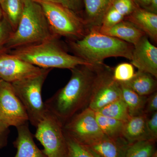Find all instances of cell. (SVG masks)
<instances>
[{
	"instance_id": "16",
	"label": "cell",
	"mask_w": 157,
	"mask_h": 157,
	"mask_svg": "<svg viewBox=\"0 0 157 157\" xmlns=\"http://www.w3.org/2000/svg\"><path fill=\"white\" fill-rule=\"evenodd\" d=\"M137 6L134 0H114L104 15L99 30L109 28L122 21Z\"/></svg>"
},
{
	"instance_id": "2",
	"label": "cell",
	"mask_w": 157,
	"mask_h": 157,
	"mask_svg": "<svg viewBox=\"0 0 157 157\" xmlns=\"http://www.w3.org/2000/svg\"><path fill=\"white\" fill-rule=\"evenodd\" d=\"M69 42L74 55L92 64L103 63L105 59L111 57L131 61L134 48V45L102 33L96 28L90 29L81 39Z\"/></svg>"
},
{
	"instance_id": "24",
	"label": "cell",
	"mask_w": 157,
	"mask_h": 157,
	"mask_svg": "<svg viewBox=\"0 0 157 157\" xmlns=\"http://www.w3.org/2000/svg\"><path fill=\"white\" fill-rule=\"evenodd\" d=\"M155 141L144 140L128 144L123 157H151L155 150Z\"/></svg>"
},
{
	"instance_id": "25",
	"label": "cell",
	"mask_w": 157,
	"mask_h": 157,
	"mask_svg": "<svg viewBox=\"0 0 157 157\" xmlns=\"http://www.w3.org/2000/svg\"><path fill=\"white\" fill-rule=\"evenodd\" d=\"M98 112L102 115L122 121H126L131 116L125 103L121 98L104 106Z\"/></svg>"
},
{
	"instance_id": "37",
	"label": "cell",
	"mask_w": 157,
	"mask_h": 157,
	"mask_svg": "<svg viewBox=\"0 0 157 157\" xmlns=\"http://www.w3.org/2000/svg\"><path fill=\"white\" fill-rule=\"evenodd\" d=\"M151 157H157V151H155L154 153L152 155Z\"/></svg>"
},
{
	"instance_id": "1",
	"label": "cell",
	"mask_w": 157,
	"mask_h": 157,
	"mask_svg": "<svg viewBox=\"0 0 157 157\" xmlns=\"http://www.w3.org/2000/svg\"><path fill=\"white\" fill-rule=\"evenodd\" d=\"M100 64L78 65L71 69L67 83L45 102L47 110L63 126L88 107Z\"/></svg>"
},
{
	"instance_id": "18",
	"label": "cell",
	"mask_w": 157,
	"mask_h": 157,
	"mask_svg": "<svg viewBox=\"0 0 157 157\" xmlns=\"http://www.w3.org/2000/svg\"><path fill=\"white\" fill-rule=\"evenodd\" d=\"M146 117L147 115L144 114L131 116L124 123L122 137L127 143L152 140L147 128Z\"/></svg>"
},
{
	"instance_id": "11",
	"label": "cell",
	"mask_w": 157,
	"mask_h": 157,
	"mask_svg": "<svg viewBox=\"0 0 157 157\" xmlns=\"http://www.w3.org/2000/svg\"><path fill=\"white\" fill-rule=\"evenodd\" d=\"M44 69L14 56L8 52L0 53V78L13 83L37 76Z\"/></svg>"
},
{
	"instance_id": "12",
	"label": "cell",
	"mask_w": 157,
	"mask_h": 157,
	"mask_svg": "<svg viewBox=\"0 0 157 157\" xmlns=\"http://www.w3.org/2000/svg\"><path fill=\"white\" fill-rule=\"evenodd\" d=\"M131 63L139 71L157 78V48L150 42L148 37H142L134 45Z\"/></svg>"
},
{
	"instance_id": "14",
	"label": "cell",
	"mask_w": 157,
	"mask_h": 157,
	"mask_svg": "<svg viewBox=\"0 0 157 157\" xmlns=\"http://www.w3.org/2000/svg\"><path fill=\"white\" fill-rule=\"evenodd\" d=\"M16 128L17 135L14 144L17 148V153L14 157H47L34 142L28 122Z\"/></svg>"
},
{
	"instance_id": "7",
	"label": "cell",
	"mask_w": 157,
	"mask_h": 157,
	"mask_svg": "<svg viewBox=\"0 0 157 157\" xmlns=\"http://www.w3.org/2000/svg\"><path fill=\"white\" fill-rule=\"evenodd\" d=\"M35 137L44 147L47 157H67V145L63 124L47 110L36 127Z\"/></svg>"
},
{
	"instance_id": "8",
	"label": "cell",
	"mask_w": 157,
	"mask_h": 157,
	"mask_svg": "<svg viewBox=\"0 0 157 157\" xmlns=\"http://www.w3.org/2000/svg\"><path fill=\"white\" fill-rule=\"evenodd\" d=\"M63 129L65 135L85 146L106 137L98 125L95 111L88 107L70 119Z\"/></svg>"
},
{
	"instance_id": "3",
	"label": "cell",
	"mask_w": 157,
	"mask_h": 157,
	"mask_svg": "<svg viewBox=\"0 0 157 157\" xmlns=\"http://www.w3.org/2000/svg\"><path fill=\"white\" fill-rule=\"evenodd\" d=\"M58 38L49 39L9 50L14 56L43 69L52 68L71 70L81 65H92L85 60L68 53L57 41Z\"/></svg>"
},
{
	"instance_id": "9",
	"label": "cell",
	"mask_w": 157,
	"mask_h": 157,
	"mask_svg": "<svg viewBox=\"0 0 157 157\" xmlns=\"http://www.w3.org/2000/svg\"><path fill=\"white\" fill-rule=\"evenodd\" d=\"M113 71L104 63L99 66L88 107L95 112L121 98L120 83L113 78Z\"/></svg>"
},
{
	"instance_id": "20",
	"label": "cell",
	"mask_w": 157,
	"mask_h": 157,
	"mask_svg": "<svg viewBox=\"0 0 157 157\" xmlns=\"http://www.w3.org/2000/svg\"><path fill=\"white\" fill-rule=\"evenodd\" d=\"M155 78L149 73L138 70L131 80L123 83L139 95L147 97L157 91Z\"/></svg>"
},
{
	"instance_id": "19",
	"label": "cell",
	"mask_w": 157,
	"mask_h": 157,
	"mask_svg": "<svg viewBox=\"0 0 157 157\" xmlns=\"http://www.w3.org/2000/svg\"><path fill=\"white\" fill-rule=\"evenodd\" d=\"M99 31L102 33L133 45H135L144 36H146L132 23L125 20L109 28Z\"/></svg>"
},
{
	"instance_id": "32",
	"label": "cell",
	"mask_w": 157,
	"mask_h": 157,
	"mask_svg": "<svg viewBox=\"0 0 157 157\" xmlns=\"http://www.w3.org/2000/svg\"><path fill=\"white\" fill-rule=\"evenodd\" d=\"M82 0H70V9L79 14L82 11Z\"/></svg>"
},
{
	"instance_id": "35",
	"label": "cell",
	"mask_w": 157,
	"mask_h": 157,
	"mask_svg": "<svg viewBox=\"0 0 157 157\" xmlns=\"http://www.w3.org/2000/svg\"><path fill=\"white\" fill-rule=\"evenodd\" d=\"M149 11L157 14V0H151V6Z\"/></svg>"
},
{
	"instance_id": "22",
	"label": "cell",
	"mask_w": 157,
	"mask_h": 157,
	"mask_svg": "<svg viewBox=\"0 0 157 157\" xmlns=\"http://www.w3.org/2000/svg\"><path fill=\"white\" fill-rule=\"evenodd\" d=\"M3 16L13 30L17 29L25 8V0H0Z\"/></svg>"
},
{
	"instance_id": "6",
	"label": "cell",
	"mask_w": 157,
	"mask_h": 157,
	"mask_svg": "<svg viewBox=\"0 0 157 157\" xmlns=\"http://www.w3.org/2000/svg\"><path fill=\"white\" fill-rule=\"evenodd\" d=\"M51 70L44 69L37 76L11 83L24 107L29 121L35 127H37L47 112L45 102L42 101V91Z\"/></svg>"
},
{
	"instance_id": "27",
	"label": "cell",
	"mask_w": 157,
	"mask_h": 157,
	"mask_svg": "<svg viewBox=\"0 0 157 157\" xmlns=\"http://www.w3.org/2000/svg\"><path fill=\"white\" fill-rule=\"evenodd\" d=\"M65 136L67 145V157H95L86 147L67 135Z\"/></svg>"
},
{
	"instance_id": "33",
	"label": "cell",
	"mask_w": 157,
	"mask_h": 157,
	"mask_svg": "<svg viewBox=\"0 0 157 157\" xmlns=\"http://www.w3.org/2000/svg\"><path fill=\"white\" fill-rule=\"evenodd\" d=\"M137 6L140 8L149 10L151 6V0H134Z\"/></svg>"
},
{
	"instance_id": "23",
	"label": "cell",
	"mask_w": 157,
	"mask_h": 157,
	"mask_svg": "<svg viewBox=\"0 0 157 157\" xmlns=\"http://www.w3.org/2000/svg\"><path fill=\"white\" fill-rule=\"evenodd\" d=\"M96 117L101 131L106 137L113 139L122 138L124 122L96 112Z\"/></svg>"
},
{
	"instance_id": "4",
	"label": "cell",
	"mask_w": 157,
	"mask_h": 157,
	"mask_svg": "<svg viewBox=\"0 0 157 157\" xmlns=\"http://www.w3.org/2000/svg\"><path fill=\"white\" fill-rule=\"evenodd\" d=\"M49 25L42 7L35 0H25V8L17 29L6 45L8 51L58 38Z\"/></svg>"
},
{
	"instance_id": "26",
	"label": "cell",
	"mask_w": 157,
	"mask_h": 157,
	"mask_svg": "<svg viewBox=\"0 0 157 157\" xmlns=\"http://www.w3.org/2000/svg\"><path fill=\"white\" fill-rule=\"evenodd\" d=\"M134 67L132 63H122L117 65L113 71V78L120 82L131 80L135 74Z\"/></svg>"
},
{
	"instance_id": "31",
	"label": "cell",
	"mask_w": 157,
	"mask_h": 157,
	"mask_svg": "<svg viewBox=\"0 0 157 157\" xmlns=\"http://www.w3.org/2000/svg\"><path fill=\"white\" fill-rule=\"evenodd\" d=\"M9 127L0 121V150L5 147L8 144Z\"/></svg>"
},
{
	"instance_id": "15",
	"label": "cell",
	"mask_w": 157,
	"mask_h": 157,
	"mask_svg": "<svg viewBox=\"0 0 157 157\" xmlns=\"http://www.w3.org/2000/svg\"><path fill=\"white\" fill-rule=\"evenodd\" d=\"M114 0H82L84 13L81 16L88 28L101 27L106 12Z\"/></svg>"
},
{
	"instance_id": "34",
	"label": "cell",
	"mask_w": 157,
	"mask_h": 157,
	"mask_svg": "<svg viewBox=\"0 0 157 157\" xmlns=\"http://www.w3.org/2000/svg\"><path fill=\"white\" fill-rule=\"evenodd\" d=\"M45 1L58 3L70 9V0H45Z\"/></svg>"
},
{
	"instance_id": "30",
	"label": "cell",
	"mask_w": 157,
	"mask_h": 157,
	"mask_svg": "<svg viewBox=\"0 0 157 157\" xmlns=\"http://www.w3.org/2000/svg\"><path fill=\"white\" fill-rule=\"evenodd\" d=\"M157 92L153 93L147 97L144 114L146 115L151 114L157 111Z\"/></svg>"
},
{
	"instance_id": "10",
	"label": "cell",
	"mask_w": 157,
	"mask_h": 157,
	"mask_svg": "<svg viewBox=\"0 0 157 157\" xmlns=\"http://www.w3.org/2000/svg\"><path fill=\"white\" fill-rule=\"evenodd\" d=\"M0 121L9 127L28 122L24 107L12 84L0 78Z\"/></svg>"
},
{
	"instance_id": "17",
	"label": "cell",
	"mask_w": 157,
	"mask_h": 157,
	"mask_svg": "<svg viewBox=\"0 0 157 157\" xmlns=\"http://www.w3.org/2000/svg\"><path fill=\"white\" fill-rule=\"evenodd\" d=\"M128 144L123 138L113 139L105 137L85 146L95 157H123Z\"/></svg>"
},
{
	"instance_id": "29",
	"label": "cell",
	"mask_w": 157,
	"mask_h": 157,
	"mask_svg": "<svg viewBox=\"0 0 157 157\" xmlns=\"http://www.w3.org/2000/svg\"><path fill=\"white\" fill-rule=\"evenodd\" d=\"M146 127L149 135L152 140L157 139V111L147 115Z\"/></svg>"
},
{
	"instance_id": "21",
	"label": "cell",
	"mask_w": 157,
	"mask_h": 157,
	"mask_svg": "<svg viewBox=\"0 0 157 157\" xmlns=\"http://www.w3.org/2000/svg\"><path fill=\"white\" fill-rule=\"evenodd\" d=\"M120 83L121 90V98L128 107L130 115L134 116L144 114L148 96L139 95L123 82Z\"/></svg>"
},
{
	"instance_id": "28",
	"label": "cell",
	"mask_w": 157,
	"mask_h": 157,
	"mask_svg": "<svg viewBox=\"0 0 157 157\" xmlns=\"http://www.w3.org/2000/svg\"><path fill=\"white\" fill-rule=\"evenodd\" d=\"M13 31L5 18L0 22V53L9 52L6 45Z\"/></svg>"
},
{
	"instance_id": "36",
	"label": "cell",
	"mask_w": 157,
	"mask_h": 157,
	"mask_svg": "<svg viewBox=\"0 0 157 157\" xmlns=\"http://www.w3.org/2000/svg\"><path fill=\"white\" fill-rule=\"evenodd\" d=\"M3 18H4V16H3L2 11L1 9V6H0V22L2 20Z\"/></svg>"
},
{
	"instance_id": "5",
	"label": "cell",
	"mask_w": 157,
	"mask_h": 157,
	"mask_svg": "<svg viewBox=\"0 0 157 157\" xmlns=\"http://www.w3.org/2000/svg\"><path fill=\"white\" fill-rule=\"evenodd\" d=\"M42 7L52 31L70 40L81 39L89 32L82 17L69 8L45 0H35Z\"/></svg>"
},
{
	"instance_id": "13",
	"label": "cell",
	"mask_w": 157,
	"mask_h": 157,
	"mask_svg": "<svg viewBox=\"0 0 157 157\" xmlns=\"http://www.w3.org/2000/svg\"><path fill=\"white\" fill-rule=\"evenodd\" d=\"M137 26L152 41L157 42V14L137 6L124 18Z\"/></svg>"
}]
</instances>
